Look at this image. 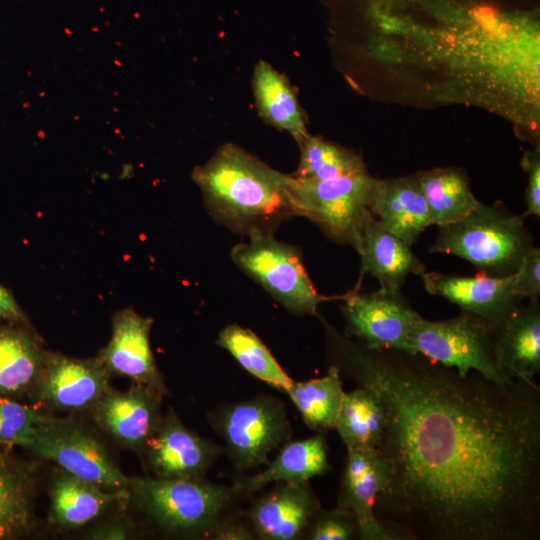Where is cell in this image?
<instances>
[{
  "label": "cell",
  "mask_w": 540,
  "mask_h": 540,
  "mask_svg": "<svg viewBox=\"0 0 540 540\" xmlns=\"http://www.w3.org/2000/svg\"><path fill=\"white\" fill-rule=\"evenodd\" d=\"M46 354L27 331L0 326V395L13 398L34 387Z\"/></svg>",
  "instance_id": "603a6c76"
},
{
  "label": "cell",
  "mask_w": 540,
  "mask_h": 540,
  "mask_svg": "<svg viewBox=\"0 0 540 540\" xmlns=\"http://www.w3.org/2000/svg\"><path fill=\"white\" fill-rule=\"evenodd\" d=\"M127 536L126 528L122 525H110L101 527L95 533L93 538L97 539H125Z\"/></svg>",
  "instance_id": "d590c367"
},
{
  "label": "cell",
  "mask_w": 540,
  "mask_h": 540,
  "mask_svg": "<svg viewBox=\"0 0 540 540\" xmlns=\"http://www.w3.org/2000/svg\"><path fill=\"white\" fill-rule=\"evenodd\" d=\"M379 183L380 179L368 172L329 180L293 176L291 194L296 215L314 222L331 239L355 248L374 217L372 207Z\"/></svg>",
  "instance_id": "277c9868"
},
{
  "label": "cell",
  "mask_w": 540,
  "mask_h": 540,
  "mask_svg": "<svg viewBox=\"0 0 540 540\" xmlns=\"http://www.w3.org/2000/svg\"><path fill=\"white\" fill-rule=\"evenodd\" d=\"M300 160L294 177L329 180L368 172L360 155L338 144L308 134L298 142Z\"/></svg>",
  "instance_id": "f546056e"
},
{
  "label": "cell",
  "mask_w": 540,
  "mask_h": 540,
  "mask_svg": "<svg viewBox=\"0 0 540 540\" xmlns=\"http://www.w3.org/2000/svg\"><path fill=\"white\" fill-rule=\"evenodd\" d=\"M422 280L431 295L443 297L495 327L524 301L515 291L516 272L507 276L483 272L475 276L424 272Z\"/></svg>",
  "instance_id": "8fae6325"
},
{
  "label": "cell",
  "mask_w": 540,
  "mask_h": 540,
  "mask_svg": "<svg viewBox=\"0 0 540 540\" xmlns=\"http://www.w3.org/2000/svg\"><path fill=\"white\" fill-rule=\"evenodd\" d=\"M43 417L35 407L0 395V444L30 448Z\"/></svg>",
  "instance_id": "4dcf8cb0"
},
{
  "label": "cell",
  "mask_w": 540,
  "mask_h": 540,
  "mask_svg": "<svg viewBox=\"0 0 540 540\" xmlns=\"http://www.w3.org/2000/svg\"><path fill=\"white\" fill-rule=\"evenodd\" d=\"M146 447L153 471L163 479H200L217 455L215 444L188 430L172 411Z\"/></svg>",
  "instance_id": "9a60e30c"
},
{
  "label": "cell",
  "mask_w": 540,
  "mask_h": 540,
  "mask_svg": "<svg viewBox=\"0 0 540 540\" xmlns=\"http://www.w3.org/2000/svg\"><path fill=\"white\" fill-rule=\"evenodd\" d=\"M355 249L361 259V272L374 276L381 291L398 293L409 274L425 272V265L413 253L411 245L375 217L364 228Z\"/></svg>",
  "instance_id": "d6986e66"
},
{
  "label": "cell",
  "mask_w": 540,
  "mask_h": 540,
  "mask_svg": "<svg viewBox=\"0 0 540 540\" xmlns=\"http://www.w3.org/2000/svg\"><path fill=\"white\" fill-rule=\"evenodd\" d=\"M109 372L98 359L46 354L34 386L37 396L59 410L93 408L107 392Z\"/></svg>",
  "instance_id": "7c38bea8"
},
{
  "label": "cell",
  "mask_w": 540,
  "mask_h": 540,
  "mask_svg": "<svg viewBox=\"0 0 540 540\" xmlns=\"http://www.w3.org/2000/svg\"><path fill=\"white\" fill-rule=\"evenodd\" d=\"M334 427L347 449H377L384 428L379 400L362 386L345 392Z\"/></svg>",
  "instance_id": "4316f807"
},
{
  "label": "cell",
  "mask_w": 540,
  "mask_h": 540,
  "mask_svg": "<svg viewBox=\"0 0 540 540\" xmlns=\"http://www.w3.org/2000/svg\"><path fill=\"white\" fill-rule=\"evenodd\" d=\"M127 491L111 492L81 480L69 473H61L51 491V516L66 528H77L91 522Z\"/></svg>",
  "instance_id": "cb8c5ba5"
},
{
  "label": "cell",
  "mask_w": 540,
  "mask_h": 540,
  "mask_svg": "<svg viewBox=\"0 0 540 540\" xmlns=\"http://www.w3.org/2000/svg\"><path fill=\"white\" fill-rule=\"evenodd\" d=\"M342 312L347 335L367 347L418 353L410 344L409 333L420 315L400 292L350 293L344 298Z\"/></svg>",
  "instance_id": "30bf717a"
},
{
  "label": "cell",
  "mask_w": 540,
  "mask_h": 540,
  "mask_svg": "<svg viewBox=\"0 0 540 540\" xmlns=\"http://www.w3.org/2000/svg\"><path fill=\"white\" fill-rule=\"evenodd\" d=\"M320 510L307 481L281 483L249 512L255 532L267 540L297 539Z\"/></svg>",
  "instance_id": "e0dca14e"
},
{
  "label": "cell",
  "mask_w": 540,
  "mask_h": 540,
  "mask_svg": "<svg viewBox=\"0 0 540 540\" xmlns=\"http://www.w3.org/2000/svg\"><path fill=\"white\" fill-rule=\"evenodd\" d=\"M0 319L20 325L27 322L26 316L11 293L0 285Z\"/></svg>",
  "instance_id": "e575fe53"
},
{
  "label": "cell",
  "mask_w": 540,
  "mask_h": 540,
  "mask_svg": "<svg viewBox=\"0 0 540 540\" xmlns=\"http://www.w3.org/2000/svg\"><path fill=\"white\" fill-rule=\"evenodd\" d=\"M522 302L496 328V354L505 375L514 381L537 385L540 371L539 299Z\"/></svg>",
  "instance_id": "ac0fdd59"
},
{
  "label": "cell",
  "mask_w": 540,
  "mask_h": 540,
  "mask_svg": "<svg viewBox=\"0 0 540 540\" xmlns=\"http://www.w3.org/2000/svg\"><path fill=\"white\" fill-rule=\"evenodd\" d=\"M496 328L465 311L440 321L419 316L411 327L409 341L416 352L460 376L474 370L498 384H511L515 381L505 375L497 358Z\"/></svg>",
  "instance_id": "5b68a950"
},
{
  "label": "cell",
  "mask_w": 540,
  "mask_h": 540,
  "mask_svg": "<svg viewBox=\"0 0 540 540\" xmlns=\"http://www.w3.org/2000/svg\"><path fill=\"white\" fill-rule=\"evenodd\" d=\"M252 92L258 115L266 124L289 133L297 143L309 134L294 87L265 60L254 67Z\"/></svg>",
  "instance_id": "44dd1931"
},
{
  "label": "cell",
  "mask_w": 540,
  "mask_h": 540,
  "mask_svg": "<svg viewBox=\"0 0 540 540\" xmlns=\"http://www.w3.org/2000/svg\"><path fill=\"white\" fill-rule=\"evenodd\" d=\"M387 477V465L377 449H347L337 506L353 512L360 539L399 540L374 511Z\"/></svg>",
  "instance_id": "4fadbf2b"
},
{
  "label": "cell",
  "mask_w": 540,
  "mask_h": 540,
  "mask_svg": "<svg viewBox=\"0 0 540 540\" xmlns=\"http://www.w3.org/2000/svg\"><path fill=\"white\" fill-rule=\"evenodd\" d=\"M30 449L103 490L128 491L130 487L131 478L114 464L98 439L70 420L43 417Z\"/></svg>",
  "instance_id": "ba28073f"
},
{
  "label": "cell",
  "mask_w": 540,
  "mask_h": 540,
  "mask_svg": "<svg viewBox=\"0 0 540 540\" xmlns=\"http://www.w3.org/2000/svg\"><path fill=\"white\" fill-rule=\"evenodd\" d=\"M33 482L28 469L0 450V540L19 538L33 523Z\"/></svg>",
  "instance_id": "484cf974"
},
{
  "label": "cell",
  "mask_w": 540,
  "mask_h": 540,
  "mask_svg": "<svg viewBox=\"0 0 540 540\" xmlns=\"http://www.w3.org/2000/svg\"><path fill=\"white\" fill-rule=\"evenodd\" d=\"M334 366L384 413L378 520L399 540L540 539V388L465 376L327 325Z\"/></svg>",
  "instance_id": "6da1fadb"
},
{
  "label": "cell",
  "mask_w": 540,
  "mask_h": 540,
  "mask_svg": "<svg viewBox=\"0 0 540 540\" xmlns=\"http://www.w3.org/2000/svg\"><path fill=\"white\" fill-rule=\"evenodd\" d=\"M153 320L132 308L118 311L112 320V334L97 358L109 373L130 378L159 394L164 392L150 346Z\"/></svg>",
  "instance_id": "5bb4252c"
},
{
  "label": "cell",
  "mask_w": 540,
  "mask_h": 540,
  "mask_svg": "<svg viewBox=\"0 0 540 540\" xmlns=\"http://www.w3.org/2000/svg\"><path fill=\"white\" fill-rule=\"evenodd\" d=\"M311 540H347L358 533V523L352 511L341 507L318 511L308 528Z\"/></svg>",
  "instance_id": "1f68e13d"
},
{
  "label": "cell",
  "mask_w": 540,
  "mask_h": 540,
  "mask_svg": "<svg viewBox=\"0 0 540 540\" xmlns=\"http://www.w3.org/2000/svg\"><path fill=\"white\" fill-rule=\"evenodd\" d=\"M129 489L151 518L172 531L214 526L232 495L229 488L200 479L131 478Z\"/></svg>",
  "instance_id": "52a82bcc"
},
{
  "label": "cell",
  "mask_w": 540,
  "mask_h": 540,
  "mask_svg": "<svg viewBox=\"0 0 540 540\" xmlns=\"http://www.w3.org/2000/svg\"><path fill=\"white\" fill-rule=\"evenodd\" d=\"M522 166L528 173V186L526 189L525 201L527 210L525 214L540 216V159L539 152H528L525 154Z\"/></svg>",
  "instance_id": "836d02e7"
},
{
  "label": "cell",
  "mask_w": 540,
  "mask_h": 540,
  "mask_svg": "<svg viewBox=\"0 0 540 540\" xmlns=\"http://www.w3.org/2000/svg\"><path fill=\"white\" fill-rule=\"evenodd\" d=\"M429 210L431 225L455 223L480 201L474 196L467 175L458 168H436L417 173Z\"/></svg>",
  "instance_id": "d4e9b609"
},
{
  "label": "cell",
  "mask_w": 540,
  "mask_h": 540,
  "mask_svg": "<svg viewBox=\"0 0 540 540\" xmlns=\"http://www.w3.org/2000/svg\"><path fill=\"white\" fill-rule=\"evenodd\" d=\"M230 256L287 310L317 315L325 298L316 291L297 248L276 240L273 232L253 231L246 242L231 249Z\"/></svg>",
  "instance_id": "8992f818"
},
{
  "label": "cell",
  "mask_w": 540,
  "mask_h": 540,
  "mask_svg": "<svg viewBox=\"0 0 540 540\" xmlns=\"http://www.w3.org/2000/svg\"><path fill=\"white\" fill-rule=\"evenodd\" d=\"M219 426L230 458L239 468L257 467L290 434L283 404L273 398L259 397L227 407Z\"/></svg>",
  "instance_id": "9c48e42d"
},
{
  "label": "cell",
  "mask_w": 540,
  "mask_h": 540,
  "mask_svg": "<svg viewBox=\"0 0 540 540\" xmlns=\"http://www.w3.org/2000/svg\"><path fill=\"white\" fill-rule=\"evenodd\" d=\"M372 211L386 229L411 246L431 225L417 174L380 180Z\"/></svg>",
  "instance_id": "ffe728a7"
},
{
  "label": "cell",
  "mask_w": 540,
  "mask_h": 540,
  "mask_svg": "<svg viewBox=\"0 0 540 540\" xmlns=\"http://www.w3.org/2000/svg\"><path fill=\"white\" fill-rule=\"evenodd\" d=\"M220 539H249L250 535L243 528L229 527L223 529L219 534Z\"/></svg>",
  "instance_id": "8d00e7d4"
},
{
  "label": "cell",
  "mask_w": 540,
  "mask_h": 540,
  "mask_svg": "<svg viewBox=\"0 0 540 540\" xmlns=\"http://www.w3.org/2000/svg\"><path fill=\"white\" fill-rule=\"evenodd\" d=\"M526 217L498 203L479 202L461 220L439 227L429 251L460 257L489 275L514 274L534 247Z\"/></svg>",
  "instance_id": "3957f363"
},
{
  "label": "cell",
  "mask_w": 540,
  "mask_h": 540,
  "mask_svg": "<svg viewBox=\"0 0 540 540\" xmlns=\"http://www.w3.org/2000/svg\"><path fill=\"white\" fill-rule=\"evenodd\" d=\"M217 344L254 377L286 392L292 385L293 380L250 329L228 325L219 333Z\"/></svg>",
  "instance_id": "f1b7e54d"
},
{
  "label": "cell",
  "mask_w": 540,
  "mask_h": 540,
  "mask_svg": "<svg viewBox=\"0 0 540 540\" xmlns=\"http://www.w3.org/2000/svg\"><path fill=\"white\" fill-rule=\"evenodd\" d=\"M327 469L325 439L319 434L286 444L262 472L238 480L233 490L252 493L274 482H304Z\"/></svg>",
  "instance_id": "7402d4cb"
},
{
  "label": "cell",
  "mask_w": 540,
  "mask_h": 540,
  "mask_svg": "<svg viewBox=\"0 0 540 540\" xmlns=\"http://www.w3.org/2000/svg\"><path fill=\"white\" fill-rule=\"evenodd\" d=\"M192 179L213 219L237 233L273 232L280 222L296 216L293 176L233 143L222 145L205 164L196 166Z\"/></svg>",
  "instance_id": "7a4b0ae2"
},
{
  "label": "cell",
  "mask_w": 540,
  "mask_h": 540,
  "mask_svg": "<svg viewBox=\"0 0 540 540\" xmlns=\"http://www.w3.org/2000/svg\"><path fill=\"white\" fill-rule=\"evenodd\" d=\"M515 291L522 300H537L540 295V250L535 246L516 271Z\"/></svg>",
  "instance_id": "d6a6232c"
},
{
  "label": "cell",
  "mask_w": 540,
  "mask_h": 540,
  "mask_svg": "<svg viewBox=\"0 0 540 540\" xmlns=\"http://www.w3.org/2000/svg\"><path fill=\"white\" fill-rule=\"evenodd\" d=\"M287 393L310 428L323 431L334 427L345 393L336 366L332 365L323 377L293 381Z\"/></svg>",
  "instance_id": "83f0119b"
},
{
  "label": "cell",
  "mask_w": 540,
  "mask_h": 540,
  "mask_svg": "<svg viewBox=\"0 0 540 540\" xmlns=\"http://www.w3.org/2000/svg\"><path fill=\"white\" fill-rule=\"evenodd\" d=\"M159 396L141 384L124 392L108 389L93 407L94 417L123 446L142 449L160 423Z\"/></svg>",
  "instance_id": "2e32d148"
}]
</instances>
